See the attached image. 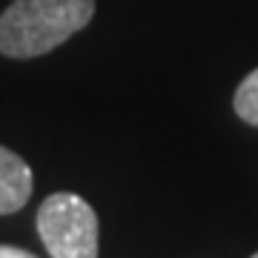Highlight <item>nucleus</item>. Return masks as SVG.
Wrapping results in <instances>:
<instances>
[{"mask_svg": "<svg viewBox=\"0 0 258 258\" xmlns=\"http://www.w3.org/2000/svg\"><path fill=\"white\" fill-rule=\"evenodd\" d=\"M95 15V0H15L0 15V55L37 57L81 32Z\"/></svg>", "mask_w": 258, "mask_h": 258, "instance_id": "f257e3e1", "label": "nucleus"}, {"mask_svg": "<svg viewBox=\"0 0 258 258\" xmlns=\"http://www.w3.org/2000/svg\"><path fill=\"white\" fill-rule=\"evenodd\" d=\"M37 235L52 258H98V215L75 192H55L40 204Z\"/></svg>", "mask_w": 258, "mask_h": 258, "instance_id": "f03ea898", "label": "nucleus"}, {"mask_svg": "<svg viewBox=\"0 0 258 258\" xmlns=\"http://www.w3.org/2000/svg\"><path fill=\"white\" fill-rule=\"evenodd\" d=\"M32 169L18 152L0 147V215H9L26 207L32 198Z\"/></svg>", "mask_w": 258, "mask_h": 258, "instance_id": "7ed1b4c3", "label": "nucleus"}, {"mask_svg": "<svg viewBox=\"0 0 258 258\" xmlns=\"http://www.w3.org/2000/svg\"><path fill=\"white\" fill-rule=\"evenodd\" d=\"M232 106H235L241 120H247L249 126H258V69L249 72L238 83L235 98H232Z\"/></svg>", "mask_w": 258, "mask_h": 258, "instance_id": "20e7f679", "label": "nucleus"}, {"mask_svg": "<svg viewBox=\"0 0 258 258\" xmlns=\"http://www.w3.org/2000/svg\"><path fill=\"white\" fill-rule=\"evenodd\" d=\"M0 258H37V255H32V252H26V249H20V247L0 244Z\"/></svg>", "mask_w": 258, "mask_h": 258, "instance_id": "39448f33", "label": "nucleus"}, {"mask_svg": "<svg viewBox=\"0 0 258 258\" xmlns=\"http://www.w3.org/2000/svg\"><path fill=\"white\" fill-rule=\"evenodd\" d=\"M252 258H258V252H255V255H252Z\"/></svg>", "mask_w": 258, "mask_h": 258, "instance_id": "423d86ee", "label": "nucleus"}]
</instances>
